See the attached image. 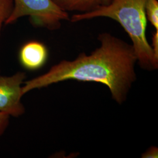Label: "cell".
Wrapping results in <instances>:
<instances>
[{"instance_id": "obj_1", "label": "cell", "mask_w": 158, "mask_h": 158, "mask_svg": "<svg viewBox=\"0 0 158 158\" xmlns=\"http://www.w3.org/2000/svg\"><path fill=\"white\" fill-rule=\"evenodd\" d=\"M101 46L90 55L80 53L73 61L63 60L41 76L24 82L23 96L37 89L68 80L94 81L107 85L114 100L124 102L135 79L137 62L132 45L108 33L99 35Z\"/></svg>"}, {"instance_id": "obj_2", "label": "cell", "mask_w": 158, "mask_h": 158, "mask_svg": "<svg viewBox=\"0 0 158 158\" xmlns=\"http://www.w3.org/2000/svg\"><path fill=\"white\" fill-rule=\"evenodd\" d=\"M147 0H111L106 6L93 11L73 15L70 21L76 23L97 17H107L116 21L124 29L132 42L137 61L147 70L158 68V57L147 40V18L145 13Z\"/></svg>"}, {"instance_id": "obj_3", "label": "cell", "mask_w": 158, "mask_h": 158, "mask_svg": "<svg viewBox=\"0 0 158 158\" xmlns=\"http://www.w3.org/2000/svg\"><path fill=\"white\" fill-rule=\"evenodd\" d=\"M13 9L6 25L28 16L35 26L55 30L60 27L62 21L69 20L68 12L60 10L52 0H13Z\"/></svg>"}, {"instance_id": "obj_4", "label": "cell", "mask_w": 158, "mask_h": 158, "mask_svg": "<svg viewBox=\"0 0 158 158\" xmlns=\"http://www.w3.org/2000/svg\"><path fill=\"white\" fill-rule=\"evenodd\" d=\"M25 79L26 73L23 72L8 76L0 75V111L16 118L25 113L21 98Z\"/></svg>"}, {"instance_id": "obj_5", "label": "cell", "mask_w": 158, "mask_h": 158, "mask_svg": "<svg viewBox=\"0 0 158 158\" xmlns=\"http://www.w3.org/2000/svg\"><path fill=\"white\" fill-rule=\"evenodd\" d=\"M48 57V49L43 43L29 41L25 44L19 53V60L23 68L36 70L43 67Z\"/></svg>"}, {"instance_id": "obj_6", "label": "cell", "mask_w": 158, "mask_h": 158, "mask_svg": "<svg viewBox=\"0 0 158 158\" xmlns=\"http://www.w3.org/2000/svg\"><path fill=\"white\" fill-rule=\"evenodd\" d=\"M63 11H78L86 13L98 7L108 4L111 0H52Z\"/></svg>"}, {"instance_id": "obj_7", "label": "cell", "mask_w": 158, "mask_h": 158, "mask_svg": "<svg viewBox=\"0 0 158 158\" xmlns=\"http://www.w3.org/2000/svg\"><path fill=\"white\" fill-rule=\"evenodd\" d=\"M145 13L147 18L158 31V0H147L145 3Z\"/></svg>"}, {"instance_id": "obj_8", "label": "cell", "mask_w": 158, "mask_h": 158, "mask_svg": "<svg viewBox=\"0 0 158 158\" xmlns=\"http://www.w3.org/2000/svg\"><path fill=\"white\" fill-rule=\"evenodd\" d=\"M13 6V0H0V37L2 27L10 16Z\"/></svg>"}, {"instance_id": "obj_9", "label": "cell", "mask_w": 158, "mask_h": 158, "mask_svg": "<svg viewBox=\"0 0 158 158\" xmlns=\"http://www.w3.org/2000/svg\"><path fill=\"white\" fill-rule=\"evenodd\" d=\"M10 117L8 114L0 111V138L7 129L10 124Z\"/></svg>"}, {"instance_id": "obj_10", "label": "cell", "mask_w": 158, "mask_h": 158, "mask_svg": "<svg viewBox=\"0 0 158 158\" xmlns=\"http://www.w3.org/2000/svg\"><path fill=\"white\" fill-rule=\"evenodd\" d=\"M152 47L155 56L158 57V31H156L153 34Z\"/></svg>"}, {"instance_id": "obj_11", "label": "cell", "mask_w": 158, "mask_h": 158, "mask_svg": "<svg viewBox=\"0 0 158 158\" xmlns=\"http://www.w3.org/2000/svg\"><path fill=\"white\" fill-rule=\"evenodd\" d=\"M143 156H143V158H155V157L157 158L158 149L156 148H152Z\"/></svg>"}]
</instances>
